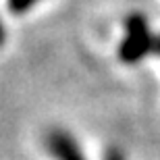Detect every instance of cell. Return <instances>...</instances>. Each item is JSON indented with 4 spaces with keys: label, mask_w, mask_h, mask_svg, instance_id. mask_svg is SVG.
I'll list each match as a JSON object with an SVG mask.
<instances>
[{
    "label": "cell",
    "mask_w": 160,
    "mask_h": 160,
    "mask_svg": "<svg viewBox=\"0 0 160 160\" xmlns=\"http://www.w3.org/2000/svg\"><path fill=\"white\" fill-rule=\"evenodd\" d=\"M42 0H6V8H8V12L11 15H15V17H23V15H27V12L33 8V6H38Z\"/></svg>",
    "instance_id": "cell-3"
},
{
    "label": "cell",
    "mask_w": 160,
    "mask_h": 160,
    "mask_svg": "<svg viewBox=\"0 0 160 160\" xmlns=\"http://www.w3.org/2000/svg\"><path fill=\"white\" fill-rule=\"evenodd\" d=\"M44 148L54 160H88L79 139L65 127H50L44 133Z\"/></svg>",
    "instance_id": "cell-2"
},
{
    "label": "cell",
    "mask_w": 160,
    "mask_h": 160,
    "mask_svg": "<svg viewBox=\"0 0 160 160\" xmlns=\"http://www.w3.org/2000/svg\"><path fill=\"white\" fill-rule=\"evenodd\" d=\"M104 160H127V158H125V154L119 148H110L106 154H104Z\"/></svg>",
    "instance_id": "cell-4"
},
{
    "label": "cell",
    "mask_w": 160,
    "mask_h": 160,
    "mask_svg": "<svg viewBox=\"0 0 160 160\" xmlns=\"http://www.w3.org/2000/svg\"><path fill=\"white\" fill-rule=\"evenodd\" d=\"M117 56L123 65H137L148 56L160 58V33L150 27L142 12H131L125 19V36L119 44Z\"/></svg>",
    "instance_id": "cell-1"
}]
</instances>
